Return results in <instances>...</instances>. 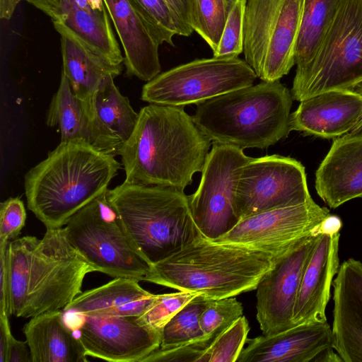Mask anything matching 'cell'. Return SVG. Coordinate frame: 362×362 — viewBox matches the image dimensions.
I'll use <instances>...</instances> for the list:
<instances>
[{
	"mask_svg": "<svg viewBox=\"0 0 362 362\" xmlns=\"http://www.w3.org/2000/svg\"><path fill=\"white\" fill-rule=\"evenodd\" d=\"M251 158L243 150L213 142L197 191L188 196L194 221L211 240L225 235L240 221L234 207L238 168Z\"/></svg>",
	"mask_w": 362,
	"mask_h": 362,
	"instance_id": "12",
	"label": "cell"
},
{
	"mask_svg": "<svg viewBox=\"0 0 362 362\" xmlns=\"http://www.w3.org/2000/svg\"><path fill=\"white\" fill-rule=\"evenodd\" d=\"M26 211L18 197H10L0 205V247L18 238L25 226Z\"/></svg>",
	"mask_w": 362,
	"mask_h": 362,
	"instance_id": "36",
	"label": "cell"
},
{
	"mask_svg": "<svg viewBox=\"0 0 362 362\" xmlns=\"http://www.w3.org/2000/svg\"><path fill=\"white\" fill-rule=\"evenodd\" d=\"M61 37L62 72L68 78L74 93L95 116L93 101L103 81L121 74L122 64L114 65L91 50L66 27L52 22Z\"/></svg>",
	"mask_w": 362,
	"mask_h": 362,
	"instance_id": "23",
	"label": "cell"
},
{
	"mask_svg": "<svg viewBox=\"0 0 362 362\" xmlns=\"http://www.w3.org/2000/svg\"><path fill=\"white\" fill-rule=\"evenodd\" d=\"M139 281L117 277L100 286L82 291L63 310L93 315L141 316L156 294L144 289Z\"/></svg>",
	"mask_w": 362,
	"mask_h": 362,
	"instance_id": "26",
	"label": "cell"
},
{
	"mask_svg": "<svg viewBox=\"0 0 362 362\" xmlns=\"http://www.w3.org/2000/svg\"><path fill=\"white\" fill-rule=\"evenodd\" d=\"M9 315L31 318L63 310L81 292L94 269L73 247L64 227L41 239L25 235L8 245Z\"/></svg>",
	"mask_w": 362,
	"mask_h": 362,
	"instance_id": "2",
	"label": "cell"
},
{
	"mask_svg": "<svg viewBox=\"0 0 362 362\" xmlns=\"http://www.w3.org/2000/svg\"><path fill=\"white\" fill-rule=\"evenodd\" d=\"M64 311H49L31 317L23 332L33 362H86L88 355L65 320Z\"/></svg>",
	"mask_w": 362,
	"mask_h": 362,
	"instance_id": "25",
	"label": "cell"
},
{
	"mask_svg": "<svg viewBox=\"0 0 362 362\" xmlns=\"http://www.w3.org/2000/svg\"><path fill=\"white\" fill-rule=\"evenodd\" d=\"M238 362H313L322 350L333 347L327 322L305 323L272 335L247 339Z\"/></svg>",
	"mask_w": 362,
	"mask_h": 362,
	"instance_id": "21",
	"label": "cell"
},
{
	"mask_svg": "<svg viewBox=\"0 0 362 362\" xmlns=\"http://www.w3.org/2000/svg\"><path fill=\"white\" fill-rule=\"evenodd\" d=\"M68 313L74 323L67 325L88 356L111 362H141L160 347L161 332L143 323L139 316Z\"/></svg>",
	"mask_w": 362,
	"mask_h": 362,
	"instance_id": "14",
	"label": "cell"
},
{
	"mask_svg": "<svg viewBox=\"0 0 362 362\" xmlns=\"http://www.w3.org/2000/svg\"><path fill=\"white\" fill-rule=\"evenodd\" d=\"M165 1L180 21L193 30L192 24L194 0H165Z\"/></svg>",
	"mask_w": 362,
	"mask_h": 362,
	"instance_id": "41",
	"label": "cell"
},
{
	"mask_svg": "<svg viewBox=\"0 0 362 362\" xmlns=\"http://www.w3.org/2000/svg\"><path fill=\"white\" fill-rule=\"evenodd\" d=\"M211 300L199 294L180 309L162 329L160 347H173L206 337L199 319Z\"/></svg>",
	"mask_w": 362,
	"mask_h": 362,
	"instance_id": "30",
	"label": "cell"
},
{
	"mask_svg": "<svg viewBox=\"0 0 362 362\" xmlns=\"http://www.w3.org/2000/svg\"><path fill=\"white\" fill-rule=\"evenodd\" d=\"M339 238L340 231L320 228L302 274L293 310L295 326L327 321L330 288L339 267Z\"/></svg>",
	"mask_w": 362,
	"mask_h": 362,
	"instance_id": "16",
	"label": "cell"
},
{
	"mask_svg": "<svg viewBox=\"0 0 362 362\" xmlns=\"http://www.w3.org/2000/svg\"><path fill=\"white\" fill-rule=\"evenodd\" d=\"M238 57L199 59L159 74L142 88L149 104L175 107L199 105L228 92L250 86L257 78Z\"/></svg>",
	"mask_w": 362,
	"mask_h": 362,
	"instance_id": "10",
	"label": "cell"
},
{
	"mask_svg": "<svg viewBox=\"0 0 362 362\" xmlns=\"http://www.w3.org/2000/svg\"><path fill=\"white\" fill-rule=\"evenodd\" d=\"M315 189L332 209L362 197V134L334 139L316 171Z\"/></svg>",
	"mask_w": 362,
	"mask_h": 362,
	"instance_id": "19",
	"label": "cell"
},
{
	"mask_svg": "<svg viewBox=\"0 0 362 362\" xmlns=\"http://www.w3.org/2000/svg\"><path fill=\"white\" fill-rule=\"evenodd\" d=\"M329 215L313 199L244 217L228 233L214 240L257 249L278 256L303 238L319 230Z\"/></svg>",
	"mask_w": 362,
	"mask_h": 362,
	"instance_id": "13",
	"label": "cell"
},
{
	"mask_svg": "<svg viewBox=\"0 0 362 362\" xmlns=\"http://www.w3.org/2000/svg\"><path fill=\"white\" fill-rule=\"evenodd\" d=\"M320 229L276 256L272 268L259 281L256 317L263 335L295 327L293 310L302 274Z\"/></svg>",
	"mask_w": 362,
	"mask_h": 362,
	"instance_id": "15",
	"label": "cell"
},
{
	"mask_svg": "<svg viewBox=\"0 0 362 362\" xmlns=\"http://www.w3.org/2000/svg\"><path fill=\"white\" fill-rule=\"evenodd\" d=\"M214 340L204 337L173 347H159L145 357L141 362H199L204 353Z\"/></svg>",
	"mask_w": 362,
	"mask_h": 362,
	"instance_id": "37",
	"label": "cell"
},
{
	"mask_svg": "<svg viewBox=\"0 0 362 362\" xmlns=\"http://www.w3.org/2000/svg\"><path fill=\"white\" fill-rule=\"evenodd\" d=\"M46 124L55 127L61 141H83L114 156L119 155L123 143L91 112L72 91L62 72L60 83L46 113Z\"/></svg>",
	"mask_w": 362,
	"mask_h": 362,
	"instance_id": "20",
	"label": "cell"
},
{
	"mask_svg": "<svg viewBox=\"0 0 362 362\" xmlns=\"http://www.w3.org/2000/svg\"><path fill=\"white\" fill-rule=\"evenodd\" d=\"M107 189L68 220L64 227L67 239L95 272L147 281L152 264L122 227Z\"/></svg>",
	"mask_w": 362,
	"mask_h": 362,
	"instance_id": "8",
	"label": "cell"
},
{
	"mask_svg": "<svg viewBox=\"0 0 362 362\" xmlns=\"http://www.w3.org/2000/svg\"><path fill=\"white\" fill-rule=\"evenodd\" d=\"M243 313V305L235 298L212 299L199 319L204 336L215 339L241 317Z\"/></svg>",
	"mask_w": 362,
	"mask_h": 362,
	"instance_id": "33",
	"label": "cell"
},
{
	"mask_svg": "<svg viewBox=\"0 0 362 362\" xmlns=\"http://www.w3.org/2000/svg\"><path fill=\"white\" fill-rule=\"evenodd\" d=\"M5 362H33L26 340L16 339L11 335L8 341Z\"/></svg>",
	"mask_w": 362,
	"mask_h": 362,
	"instance_id": "40",
	"label": "cell"
},
{
	"mask_svg": "<svg viewBox=\"0 0 362 362\" xmlns=\"http://www.w3.org/2000/svg\"><path fill=\"white\" fill-rule=\"evenodd\" d=\"M292 95L279 81H262L197 105L193 120L211 141L244 150L287 137Z\"/></svg>",
	"mask_w": 362,
	"mask_h": 362,
	"instance_id": "5",
	"label": "cell"
},
{
	"mask_svg": "<svg viewBox=\"0 0 362 362\" xmlns=\"http://www.w3.org/2000/svg\"><path fill=\"white\" fill-rule=\"evenodd\" d=\"M114 78L109 76L100 86L94 98V112L98 119L124 144L134 130L139 113L128 98L121 94Z\"/></svg>",
	"mask_w": 362,
	"mask_h": 362,
	"instance_id": "28",
	"label": "cell"
},
{
	"mask_svg": "<svg viewBox=\"0 0 362 362\" xmlns=\"http://www.w3.org/2000/svg\"><path fill=\"white\" fill-rule=\"evenodd\" d=\"M8 246L0 247V315H9V276Z\"/></svg>",
	"mask_w": 362,
	"mask_h": 362,
	"instance_id": "39",
	"label": "cell"
},
{
	"mask_svg": "<svg viewBox=\"0 0 362 362\" xmlns=\"http://www.w3.org/2000/svg\"><path fill=\"white\" fill-rule=\"evenodd\" d=\"M58 22L110 64L124 62L103 0H64Z\"/></svg>",
	"mask_w": 362,
	"mask_h": 362,
	"instance_id": "24",
	"label": "cell"
},
{
	"mask_svg": "<svg viewBox=\"0 0 362 362\" xmlns=\"http://www.w3.org/2000/svg\"><path fill=\"white\" fill-rule=\"evenodd\" d=\"M107 198L132 243L151 264L201 234L184 191L124 181L107 189Z\"/></svg>",
	"mask_w": 362,
	"mask_h": 362,
	"instance_id": "6",
	"label": "cell"
},
{
	"mask_svg": "<svg viewBox=\"0 0 362 362\" xmlns=\"http://www.w3.org/2000/svg\"><path fill=\"white\" fill-rule=\"evenodd\" d=\"M21 1H25L40 10L52 21L60 18L64 0H0V18L9 20Z\"/></svg>",
	"mask_w": 362,
	"mask_h": 362,
	"instance_id": "38",
	"label": "cell"
},
{
	"mask_svg": "<svg viewBox=\"0 0 362 362\" xmlns=\"http://www.w3.org/2000/svg\"><path fill=\"white\" fill-rule=\"evenodd\" d=\"M334 350L333 347L322 350L314 358L313 362H343L341 357Z\"/></svg>",
	"mask_w": 362,
	"mask_h": 362,
	"instance_id": "43",
	"label": "cell"
},
{
	"mask_svg": "<svg viewBox=\"0 0 362 362\" xmlns=\"http://www.w3.org/2000/svg\"><path fill=\"white\" fill-rule=\"evenodd\" d=\"M250 326L240 317L220 334L201 357L199 362H235L247 342Z\"/></svg>",
	"mask_w": 362,
	"mask_h": 362,
	"instance_id": "32",
	"label": "cell"
},
{
	"mask_svg": "<svg viewBox=\"0 0 362 362\" xmlns=\"http://www.w3.org/2000/svg\"><path fill=\"white\" fill-rule=\"evenodd\" d=\"M276 257L201 233L178 252L152 264L147 281L211 299L234 297L256 289Z\"/></svg>",
	"mask_w": 362,
	"mask_h": 362,
	"instance_id": "4",
	"label": "cell"
},
{
	"mask_svg": "<svg viewBox=\"0 0 362 362\" xmlns=\"http://www.w3.org/2000/svg\"><path fill=\"white\" fill-rule=\"evenodd\" d=\"M362 83V0H343L312 59L296 69L291 89L298 101Z\"/></svg>",
	"mask_w": 362,
	"mask_h": 362,
	"instance_id": "7",
	"label": "cell"
},
{
	"mask_svg": "<svg viewBox=\"0 0 362 362\" xmlns=\"http://www.w3.org/2000/svg\"><path fill=\"white\" fill-rule=\"evenodd\" d=\"M83 141H60L24 177L27 206L46 229L59 228L107 189L122 163Z\"/></svg>",
	"mask_w": 362,
	"mask_h": 362,
	"instance_id": "3",
	"label": "cell"
},
{
	"mask_svg": "<svg viewBox=\"0 0 362 362\" xmlns=\"http://www.w3.org/2000/svg\"><path fill=\"white\" fill-rule=\"evenodd\" d=\"M332 286L333 349L343 362H362V263L343 262Z\"/></svg>",
	"mask_w": 362,
	"mask_h": 362,
	"instance_id": "17",
	"label": "cell"
},
{
	"mask_svg": "<svg viewBox=\"0 0 362 362\" xmlns=\"http://www.w3.org/2000/svg\"><path fill=\"white\" fill-rule=\"evenodd\" d=\"M235 0H194L192 28L214 52Z\"/></svg>",
	"mask_w": 362,
	"mask_h": 362,
	"instance_id": "31",
	"label": "cell"
},
{
	"mask_svg": "<svg viewBox=\"0 0 362 362\" xmlns=\"http://www.w3.org/2000/svg\"><path fill=\"white\" fill-rule=\"evenodd\" d=\"M353 90H357V91H358V92L362 93V83H361L358 86H357ZM350 133H352V134H362V122L355 129H354Z\"/></svg>",
	"mask_w": 362,
	"mask_h": 362,
	"instance_id": "44",
	"label": "cell"
},
{
	"mask_svg": "<svg viewBox=\"0 0 362 362\" xmlns=\"http://www.w3.org/2000/svg\"><path fill=\"white\" fill-rule=\"evenodd\" d=\"M343 0H303V12L295 51L296 69L313 57Z\"/></svg>",
	"mask_w": 362,
	"mask_h": 362,
	"instance_id": "27",
	"label": "cell"
},
{
	"mask_svg": "<svg viewBox=\"0 0 362 362\" xmlns=\"http://www.w3.org/2000/svg\"><path fill=\"white\" fill-rule=\"evenodd\" d=\"M303 0H246L245 61L265 82L279 81L295 65Z\"/></svg>",
	"mask_w": 362,
	"mask_h": 362,
	"instance_id": "9",
	"label": "cell"
},
{
	"mask_svg": "<svg viewBox=\"0 0 362 362\" xmlns=\"http://www.w3.org/2000/svg\"><path fill=\"white\" fill-rule=\"evenodd\" d=\"M119 151L124 181L184 191L202 172L211 140L183 107L149 104Z\"/></svg>",
	"mask_w": 362,
	"mask_h": 362,
	"instance_id": "1",
	"label": "cell"
},
{
	"mask_svg": "<svg viewBox=\"0 0 362 362\" xmlns=\"http://www.w3.org/2000/svg\"><path fill=\"white\" fill-rule=\"evenodd\" d=\"M304 166L280 155L251 158L238 168L234 207L239 219L311 201Z\"/></svg>",
	"mask_w": 362,
	"mask_h": 362,
	"instance_id": "11",
	"label": "cell"
},
{
	"mask_svg": "<svg viewBox=\"0 0 362 362\" xmlns=\"http://www.w3.org/2000/svg\"><path fill=\"white\" fill-rule=\"evenodd\" d=\"M197 293L179 291L156 294L149 308L139 316L140 320L161 332L166 323Z\"/></svg>",
	"mask_w": 362,
	"mask_h": 362,
	"instance_id": "34",
	"label": "cell"
},
{
	"mask_svg": "<svg viewBox=\"0 0 362 362\" xmlns=\"http://www.w3.org/2000/svg\"><path fill=\"white\" fill-rule=\"evenodd\" d=\"M8 315H0V362H5L8 341L12 335Z\"/></svg>",
	"mask_w": 362,
	"mask_h": 362,
	"instance_id": "42",
	"label": "cell"
},
{
	"mask_svg": "<svg viewBox=\"0 0 362 362\" xmlns=\"http://www.w3.org/2000/svg\"><path fill=\"white\" fill-rule=\"evenodd\" d=\"M122 45L126 76L149 81L161 71L159 45L131 0H103Z\"/></svg>",
	"mask_w": 362,
	"mask_h": 362,
	"instance_id": "22",
	"label": "cell"
},
{
	"mask_svg": "<svg viewBox=\"0 0 362 362\" xmlns=\"http://www.w3.org/2000/svg\"><path fill=\"white\" fill-rule=\"evenodd\" d=\"M246 0H235L213 57H234L243 52V20Z\"/></svg>",
	"mask_w": 362,
	"mask_h": 362,
	"instance_id": "35",
	"label": "cell"
},
{
	"mask_svg": "<svg viewBox=\"0 0 362 362\" xmlns=\"http://www.w3.org/2000/svg\"><path fill=\"white\" fill-rule=\"evenodd\" d=\"M362 122V93L333 90L300 101L290 115V130L332 139L350 133Z\"/></svg>",
	"mask_w": 362,
	"mask_h": 362,
	"instance_id": "18",
	"label": "cell"
},
{
	"mask_svg": "<svg viewBox=\"0 0 362 362\" xmlns=\"http://www.w3.org/2000/svg\"><path fill=\"white\" fill-rule=\"evenodd\" d=\"M144 25L159 45L174 46L173 37L190 36L193 30L185 25L165 0H131Z\"/></svg>",
	"mask_w": 362,
	"mask_h": 362,
	"instance_id": "29",
	"label": "cell"
}]
</instances>
